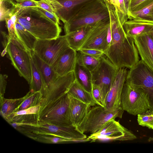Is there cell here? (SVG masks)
I'll list each match as a JSON object with an SVG mask.
<instances>
[{
  "instance_id": "1",
  "label": "cell",
  "mask_w": 153,
  "mask_h": 153,
  "mask_svg": "<svg viewBox=\"0 0 153 153\" xmlns=\"http://www.w3.org/2000/svg\"><path fill=\"white\" fill-rule=\"evenodd\" d=\"M109 14L111 40L104 54L118 69H130L139 61L137 50L134 38L126 33L115 7L106 0Z\"/></svg>"
},
{
  "instance_id": "2",
  "label": "cell",
  "mask_w": 153,
  "mask_h": 153,
  "mask_svg": "<svg viewBox=\"0 0 153 153\" xmlns=\"http://www.w3.org/2000/svg\"><path fill=\"white\" fill-rule=\"evenodd\" d=\"M16 21L38 39H56L61 28L40 11L38 7L19 8Z\"/></svg>"
},
{
  "instance_id": "3",
  "label": "cell",
  "mask_w": 153,
  "mask_h": 153,
  "mask_svg": "<svg viewBox=\"0 0 153 153\" xmlns=\"http://www.w3.org/2000/svg\"><path fill=\"white\" fill-rule=\"evenodd\" d=\"M109 18L104 0H90L82 3L64 25L65 34Z\"/></svg>"
},
{
  "instance_id": "4",
  "label": "cell",
  "mask_w": 153,
  "mask_h": 153,
  "mask_svg": "<svg viewBox=\"0 0 153 153\" xmlns=\"http://www.w3.org/2000/svg\"><path fill=\"white\" fill-rule=\"evenodd\" d=\"M126 82L132 88L144 93L153 111V71L141 60L128 71Z\"/></svg>"
},
{
  "instance_id": "5",
  "label": "cell",
  "mask_w": 153,
  "mask_h": 153,
  "mask_svg": "<svg viewBox=\"0 0 153 153\" xmlns=\"http://www.w3.org/2000/svg\"><path fill=\"white\" fill-rule=\"evenodd\" d=\"M15 128L23 134L27 132H38L51 134L73 141H88L87 136L82 132L77 126L73 125L61 126L38 122L36 124L16 123Z\"/></svg>"
},
{
  "instance_id": "6",
  "label": "cell",
  "mask_w": 153,
  "mask_h": 153,
  "mask_svg": "<svg viewBox=\"0 0 153 153\" xmlns=\"http://www.w3.org/2000/svg\"><path fill=\"white\" fill-rule=\"evenodd\" d=\"M69 102L67 93L50 102L40 111L38 122L61 126L73 125L68 118Z\"/></svg>"
},
{
  "instance_id": "7",
  "label": "cell",
  "mask_w": 153,
  "mask_h": 153,
  "mask_svg": "<svg viewBox=\"0 0 153 153\" xmlns=\"http://www.w3.org/2000/svg\"><path fill=\"white\" fill-rule=\"evenodd\" d=\"M124 111L121 107L113 110L97 105L90 108L82 123L77 127L82 133L93 134L97 132L110 120L122 118Z\"/></svg>"
},
{
  "instance_id": "8",
  "label": "cell",
  "mask_w": 153,
  "mask_h": 153,
  "mask_svg": "<svg viewBox=\"0 0 153 153\" xmlns=\"http://www.w3.org/2000/svg\"><path fill=\"white\" fill-rule=\"evenodd\" d=\"M111 38L109 18L99 21L91 26L86 39L79 49H94L104 52L108 48Z\"/></svg>"
},
{
  "instance_id": "9",
  "label": "cell",
  "mask_w": 153,
  "mask_h": 153,
  "mask_svg": "<svg viewBox=\"0 0 153 153\" xmlns=\"http://www.w3.org/2000/svg\"><path fill=\"white\" fill-rule=\"evenodd\" d=\"M118 69L104 55L100 58L98 66L91 71L92 83L100 88L105 99L115 80Z\"/></svg>"
},
{
  "instance_id": "10",
  "label": "cell",
  "mask_w": 153,
  "mask_h": 153,
  "mask_svg": "<svg viewBox=\"0 0 153 153\" xmlns=\"http://www.w3.org/2000/svg\"><path fill=\"white\" fill-rule=\"evenodd\" d=\"M121 107L128 114L136 115L149 109L147 95L132 88L126 82L121 96Z\"/></svg>"
},
{
  "instance_id": "11",
  "label": "cell",
  "mask_w": 153,
  "mask_h": 153,
  "mask_svg": "<svg viewBox=\"0 0 153 153\" xmlns=\"http://www.w3.org/2000/svg\"><path fill=\"white\" fill-rule=\"evenodd\" d=\"M69 47L65 35L59 36L54 39H38L33 51L42 60L51 65Z\"/></svg>"
},
{
  "instance_id": "12",
  "label": "cell",
  "mask_w": 153,
  "mask_h": 153,
  "mask_svg": "<svg viewBox=\"0 0 153 153\" xmlns=\"http://www.w3.org/2000/svg\"><path fill=\"white\" fill-rule=\"evenodd\" d=\"M8 56L19 75L30 84L32 77L31 52L9 42L7 46Z\"/></svg>"
},
{
  "instance_id": "13",
  "label": "cell",
  "mask_w": 153,
  "mask_h": 153,
  "mask_svg": "<svg viewBox=\"0 0 153 153\" xmlns=\"http://www.w3.org/2000/svg\"><path fill=\"white\" fill-rule=\"evenodd\" d=\"M137 138L131 131L113 119L106 123L97 132L91 134L87 139L94 141L102 139L126 141Z\"/></svg>"
},
{
  "instance_id": "14",
  "label": "cell",
  "mask_w": 153,
  "mask_h": 153,
  "mask_svg": "<svg viewBox=\"0 0 153 153\" xmlns=\"http://www.w3.org/2000/svg\"><path fill=\"white\" fill-rule=\"evenodd\" d=\"M75 81L74 71L64 76H59L53 82L41 93L42 100L40 110L50 102L67 94Z\"/></svg>"
},
{
  "instance_id": "15",
  "label": "cell",
  "mask_w": 153,
  "mask_h": 153,
  "mask_svg": "<svg viewBox=\"0 0 153 153\" xmlns=\"http://www.w3.org/2000/svg\"><path fill=\"white\" fill-rule=\"evenodd\" d=\"M128 72L126 68L118 69L115 80L105 99V108L106 109L113 110L121 107V94Z\"/></svg>"
},
{
  "instance_id": "16",
  "label": "cell",
  "mask_w": 153,
  "mask_h": 153,
  "mask_svg": "<svg viewBox=\"0 0 153 153\" xmlns=\"http://www.w3.org/2000/svg\"><path fill=\"white\" fill-rule=\"evenodd\" d=\"M76 59L77 51L69 47L58 56L51 66L59 76H64L74 71Z\"/></svg>"
},
{
  "instance_id": "17",
  "label": "cell",
  "mask_w": 153,
  "mask_h": 153,
  "mask_svg": "<svg viewBox=\"0 0 153 153\" xmlns=\"http://www.w3.org/2000/svg\"><path fill=\"white\" fill-rule=\"evenodd\" d=\"M64 24L83 3L90 0H46Z\"/></svg>"
},
{
  "instance_id": "18",
  "label": "cell",
  "mask_w": 153,
  "mask_h": 153,
  "mask_svg": "<svg viewBox=\"0 0 153 153\" xmlns=\"http://www.w3.org/2000/svg\"><path fill=\"white\" fill-rule=\"evenodd\" d=\"M134 40L141 60L153 71V42L150 34L137 37Z\"/></svg>"
},
{
  "instance_id": "19",
  "label": "cell",
  "mask_w": 153,
  "mask_h": 153,
  "mask_svg": "<svg viewBox=\"0 0 153 153\" xmlns=\"http://www.w3.org/2000/svg\"><path fill=\"white\" fill-rule=\"evenodd\" d=\"M41 105L11 114L5 120L9 124H36L38 122Z\"/></svg>"
},
{
  "instance_id": "20",
  "label": "cell",
  "mask_w": 153,
  "mask_h": 153,
  "mask_svg": "<svg viewBox=\"0 0 153 153\" xmlns=\"http://www.w3.org/2000/svg\"><path fill=\"white\" fill-rule=\"evenodd\" d=\"M69 96L68 118L73 126L78 127L85 118L91 106Z\"/></svg>"
},
{
  "instance_id": "21",
  "label": "cell",
  "mask_w": 153,
  "mask_h": 153,
  "mask_svg": "<svg viewBox=\"0 0 153 153\" xmlns=\"http://www.w3.org/2000/svg\"><path fill=\"white\" fill-rule=\"evenodd\" d=\"M123 27L127 36L134 38L149 33L153 30V22L139 19L127 20Z\"/></svg>"
},
{
  "instance_id": "22",
  "label": "cell",
  "mask_w": 153,
  "mask_h": 153,
  "mask_svg": "<svg viewBox=\"0 0 153 153\" xmlns=\"http://www.w3.org/2000/svg\"><path fill=\"white\" fill-rule=\"evenodd\" d=\"M31 53L42 77V85L40 91L42 92L53 82L59 76L54 71L51 65L42 60L33 51H31Z\"/></svg>"
},
{
  "instance_id": "23",
  "label": "cell",
  "mask_w": 153,
  "mask_h": 153,
  "mask_svg": "<svg viewBox=\"0 0 153 153\" xmlns=\"http://www.w3.org/2000/svg\"><path fill=\"white\" fill-rule=\"evenodd\" d=\"M74 72L76 82L87 91L91 93L92 84L91 72L77 62Z\"/></svg>"
},
{
  "instance_id": "24",
  "label": "cell",
  "mask_w": 153,
  "mask_h": 153,
  "mask_svg": "<svg viewBox=\"0 0 153 153\" xmlns=\"http://www.w3.org/2000/svg\"><path fill=\"white\" fill-rule=\"evenodd\" d=\"M92 26L82 27L65 34L69 47L75 51H78L86 39Z\"/></svg>"
},
{
  "instance_id": "25",
  "label": "cell",
  "mask_w": 153,
  "mask_h": 153,
  "mask_svg": "<svg viewBox=\"0 0 153 153\" xmlns=\"http://www.w3.org/2000/svg\"><path fill=\"white\" fill-rule=\"evenodd\" d=\"M15 28L18 37L29 51H33L38 39L19 23L16 22Z\"/></svg>"
},
{
  "instance_id": "26",
  "label": "cell",
  "mask_w": 153,
  "mask_h": 153,
  "mask_svg": "<svg viewBox=\"0 0 153 153\" xmlns=\"http://www.w3.org/2000/svg\"><path fill=\"white\" fill-rule=\"evenodd\" d=\"M67 93L71 96L91 106L96 104L91 93L83 88L75 81L70 86Z\"/></svg>"
},
{
  "instance_id": "27",
  "label": "cell",
  "mask_w": 153,
  "mask_h": 153,
  "mask_svg": "<svg viewBox=\"0 0 153 153\" xmlns=\"http://www.w3.org/2000/svg\"><path fill=\"white\" fill-rule=\"evenodd\" d=\"M28 93L24 97L19 98L7 99L4 97H0V114L6 119L18 108L26 98Z\"/></svg>"
},
{
  "instance_id": "28",
  "label": "cell",
  "mask_w": 153,
  "mask_h": 153,
  "mask_svg": "<svg viewBox=\"0 0 153 153\" xmlns=\"http://www.w3.org/2000/svg\"><path fill=\"white\" fill-rule=\"evenodd\" d=\"M24 134L36 141L46 143L58 144L73 141L70 139L45 133L30 132Z\"/></svg>"
},
{
  "instance_id": "29",
  "label": "cell",
  "mask_w": 153,
  "mask_h": 153,
  "mask_svg": "<svg viewBox=\"0 0 153 153\" xmlns=\"http://www.w3.org/2000/svg\"><path fill=\"white\" fill-rule=\"evenodd\" d=\"M31 62L32 77L29 84L30 91L32 92L40 91L42 85V77L36 63L32 54Z\"/></svg>"
},
{
  "instance_id": "30",
  "label": "cell",
  "mask_w": 153,
  "mask_h": 153,
  "mask_svg": "<svg viewBox=\"0 0 153 153\" xmlns=\"http://www.w3.org/2000/svg\"><path fill=\"white\" fill-rule=\"evenodd\" d=\"M18 11V10L11 17L5 20L8 32V43L11 42L15 45L23 47L24 45L19 39L15 28Z\"/></svg>"
},
{
  "instance_id": "31",
  "label": "cell",
  "mask_w": 153,
  "mask_h": 153,
  "mask_svg": "<svg viewBox=\"0 0 153 153\" xmlns=\"http://www.w3.org/2000/svg\"><path fill=\"white\" fill-rule=\"evenodd\" d=\"M28 96L20 106L14 112L27 109L31 107L41 105L42 100V95L40 91L27 93Z\"/></svg>"
},
{
  "instance_id": "32",
  "label": "cell",
  "mask_w": 153,
  "mask_h": 153,
  "mask_svg": "<svg viewBox=\"0 0 153 153\" xmlns=\"http://www.w3.org/2000/svg\"><path fill=\"white\" fill-rule=\"evenodd\" d=\"M100 59H97L83 53L79 50L77 51V62L91 71L94 69L99 65Z\"/></svg>"
},
{
  "instance_id": "33",
  "label": "cell",
  "mask_w": 153,
  "mask_h": 153,
  "mask_svg": "<svg viewBox=\"0 0 153 153\" xmlns=\"http://www.w3.org/2000/svg\"><path fill=\"white\" fill-rule=\"evenodd\" d=\"M0 20H5L11 17L18 10L12 0H0Z\"/></svg>"
},
{
  "instance_id": "34",
  "label": "cell",
  "mask_w": 153,
  "mask_h": 153,
  "mask_svg": "<svg viewBox=\"0 0 153 153\" xmlns=\"http://www.w3.org/2000/svg\"><path fill=\"white\" fill-rule=\"evenodd\" d=\"M153 9V2L139 11L128 12L127 14L128 19L129 20L139 19L149 21V16Z\"/></svg>"
},
{
  "instance_id": "35",
  "label": "cell",
  "mask_w": 153,
  "mask_h": 153,
  "mask_svg": "<svg viewBox=\"0 0 153 153\" xmlns=\"http://www.w3.org/2000/svg\"><path fill=\"white\" fill-rule=\"evenodd\" d=\"M137 121L139 125L153 130V111L148 109L137 115Z\"/></svg>"
},
{
  "instance_id": "36",
  "label": "cell",
  "mask_w": 153,
  "mask_h": 153,
  "mask_svg": "<svg viewBox=\"0 0 153 153\" xmlns=\"http://www.w3.org/2000/svg\"><path fill=\"white\" fill-rule=\"evenodd\" d=\"M153 2V0H130L127 13L129 12L139 11Z\"/></svg>"
},
{
  "instance_id": "37",
  "label": "cell",
  "mask_w": 153,
  "mask_h": 153,
  "mask_svg": "<svg viewBox=\"0 0 153 153\" xmlns=\"http://www.w3.org/2000/svg\"><path fill=\"white\" fill-rule=\"evenodd\" d=\"M91 94L96 104L105 107V99L100 88L92 84Z\"/></svg>"
},
{
  "instance_id": "38",
  "label": "cell",
  "mask_w": 153,
  "mask_h": 153,
  "mask_svg": "<svg viewBox=\"0 0 153 153\" xmlns=\"http://www.w3.org/2000/svg\"><path fill=\"white\" fill-rule=\"evenodd\" d=\"M16 6L18 8L29 7H38L37 1L35 0H13Z\"/></svg>"
},
{
  "instance_id": "39",
  "label": "cell",
  "mask_w": 153,
  "mask_h": 153,
  "mask_svg": "<svg viewBox=\"0 0 153 153\" xmlns=\"http://www.w3.org/2000/svg\"><path fill=\"white\" fill-rule=\"evenodd\" d=\"M120 11L117 13L120 21L123 26L124 24L128 20L127 13L126 9L124 0H119Z\"/></svg>"
},
{
  "instance_id": "40",
  "label": "cell",
  "mask_w": 153,
  "mask_h": 153,
  "mask_svg": "<svg viewBox=\"0 0 153 153\" xmlns=\"http://www.w3.org/2000/svg\"><path fill=\"white\" fill-rule=\"evenodd\" d=\"M79 50L83 53L97 59H100L105 55L103 51L98 50L91 49H81Z\"/></svg>"
},
{
  "instance_id": "41",
  "label": "cell",
  "mask_w": 153,
  "mask_h": 153,
  "mask_svg": "<svg viewBox=\"0 0 153 153\" xmlns=\"http://www.w3.org/2000/svg\"><path fill=\"white\" fill-rule=\"evenodd\" d=\"M39 10L43 13L47 17L56 24H60L59 19L58 16L55 13H52L47 11L41 8L38 7Z\"/></svg>"
},
{
  "instance_id": "42",
  "label": "cell",
  "mask_w": 153,
  "mask_h": 153,
  "mask_svg": "<svg viewBox=\"0 0 153 153\" xmlns=\"http://www.w3.org/2000/svg\"><path fill=\"white\" fill-rule=\"evenodd\" d=\"M38 7L52 13H55L51 5L46 0L37 1Z\"/></svg>"
},
{
  "instance_id": "43",
  "label": "cell",
  "mask_w": 153,
  "mask_h": 153,
  "mask_svg": "<svg viewBox=\"0 0 153 153\" xmlns=\"http://www.w3.org/2000/svg\"><path fill=\"white\" fill-rule=\"evenodd\" d=\"M7 78V76L3 75L1 74L0 75V97H4V94L5 93L6 86L7 82L6 79Z\"/></svg>"
},
{
  "instance_id": "44",
  "label": "cell",
  "mask_w": 153,
  "mask_h": 153,
  "mask_svg": "<svg viewBox=\"0 0 153 153\" xmlns=\"http://www.w3.org/2000/svg\"><path fill=\"white\" fill-rule=\"evenodd\" d=\"M107 1L112 4L115 7L117 12L120 11V3L119 0H108Z\"/></svg>"
},
{
  "instance_id": "45",
  "label": "cell",
  "mask_w": 153,
  "mask_h": 153,
  "mask_svg": "<svg viewBox=\"0 0 153 153\" xmlns=\"http://www.w3.org/2000/svg\"><path fill=\"white\" fill-rule=\"evenodd\" d=\"M130 1V0H124L126 9L127 13L128 10V7Z\"/></svg>"
},
{
  "instance_id": "46",
  "label": "cell",
  "mask_w": 153,
  "mask_h": 153,
  "mask_svg": "<svg viewBox=\"0 0 153 153\" xmlns=\"http://www.w3.org/2000/svg\"><path fill=\"white\" fill-rule=\"evenodd\" d=\"M149 21L153 22V9L149 16Z\"/></svg>"
},
{
  "instance_id": "47",
  "label": "cell",
  "mask_w": 153,
  "mask_h": 153,
  "mask_svg": "<svg viewBox=\"0 0 153 153\" xmlns=\"http://www.w3.org/2000/svg\"><path fill=\"white\" fill-rule=\"evenodd\" d=\"M7 52V47L4 48V49L3 51V52L1 53V56H3L4 54L6 53Z\"/></svg>"
},
{
  "instance_id": "48",
  "label": "cell",
  "mask_w": 153,
  "mask_h": 153,
  "mask_svg": "<svg viewBox=\"0 0 153 153\" xmlns=\"http://www.w3.org/2000/svg\"><path fill=\"white\" fill-rule=\"evenodd\" d=\"M152 36L153 42V30L149 33Z\"/></svg>"
},
{
  "instance_id": "49",
  "label": "cell",
  "mask_w": 153,
  "mask_h": 153,
  "mask_svg": "<svg viewBox=\"0 0 153 153\" xmlns=\"http://www.w3.org/2000/svg\"></svg>"
},
{
  "instance_id": "50",
  "label": "cell",
  "mask_w": 153,
  "mask_h": 153,
  "mask_svg": "<svg viewBox=\"0 0 153 153\" xmlns=\"http://www.w3.org/2000/svg\"></svg>"
}]
</instances>
